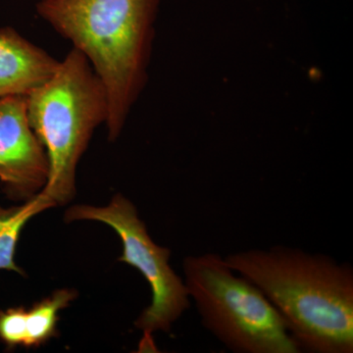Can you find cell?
Returning <instances> with one entry per match:
<instances>
[{
    "instance_id": "cell-9",
    "label": "cell",
    "mask_w": 353,
    "mask_h": 353,
    "mask_svg": "<svg viewBox=\"0 0 353 353\" xmlns=\"http://www.w3.org/2000/svg\"><path fill=\"white\" fill-rule=\"evenodd\" d=\"M77 297L73 290H55L50 296L34 303L26 314L25 347H39L57 336L59 312L68 307Z\"/></svg>"
},
{
    "instance_id": "cell-2",
    "label": "cell",
    "mask_w": 353,
    "mask_h": 353,
    "mask_svg": "<svg viewBox=\"0 0 353 353\" xmlns=\"http://www.w3.org/2000/svg\"><path fill=\"white\" fill-rule=\"evenodd\" d=\"M159 0H39L37 11L83 53L105 88L109 141L148 82Z\"/></svg>"
},
{
    "instance_id": "cell-5",
    "label": "cell",
    "mask_w": 353,
    "mask_h": 353,
    "mask_svg": "<svg viewBox=\"0 0 353 353\" xmlns=\"http://www.w3.org/2000/svg\"><path fill=\"white\" fill-rule=\"evenodd\" d=\"M65 220L97 221L112 228L120 236L123 253L119 261L141 272L152 290V303L134 325L143 332V347L152 348V334L170 331L172 325L190 307L187 285L169 263L170 250L152 241L134 204L122 194H116L104 208L73 206L65 213Z\"/></svg>"
},
{
    "instance_id": "cell-4",
    "label": "cell",
    "mask_w": 353,
    "mask_h": 353,
    "mask_svg": "<svg viewBox=\"0 0 353 353\" xmlns=\"http://www.w3.org/2000/svg\"><path fill=\"white\" fill-rule=\"evenodd\" d=\"M185 284L202 325L238 353H299L287 323L257 285L228 266L219 254L183 260Z\"/></svg>"
},
{
    "instance_id": "cell-10",
    "label": "cell",
    "mask_w": 353,
    "mask_h": 353,
    "mask_svg": "<svg viewBox=\"0 0 353 353\" xmlns=\"http://www.w3.org/2000/svg\"><path fill=\"white\" fill-rule=\"evenodd\" d=\"M27 309L11 307L0 311V341L8 348L25 347Z\"/></svg>"
},
{
    "instance_id": "cell-8",
    "label": "cell",
    "mask_w": 353,
    "mask_h": 353,
    "mask_svg": "<svg viewBox=\"0 0 353 353\" xmlns=\"http://www.w3.org/2000/svg\"><path fill=\"white\" fill-rule=\"evenodd\" d=\"M54 206V202L39 192L21 205L0 208V270L25 276V272L14 260L21 233L34 216Z\"/></svg>"
},
{
    "instance_id": "cell-1",
    "label": "cell",
    "mask_w": 353,
    "mask_h": 353,
    "mask_svg": "<svg viewBox=\"0 0 353 353\" xmlns=\"http://www.w3.org/2000/svg\"><path fill=\"white\" fill-rule=\"evenodd\" d=\"M287 323L301 352H353V269L323 254L275 246L225 257Z\"/></svg>"
},
{
    "instance_id": "cell-6",
    "label": "cell",
    "mask_w": 353,
    "mask_h": 353,
    "mask_svg": "<svg viewBox=\"0 0 353 353\" xmlns=\"http://www.w3.org/2000/svg\"><path fill=\"white\" fill-rule=\"evenodd\" d=\"M43 145L30 126L27 95L0 99V183L7 196L28 201L48 181Z\"/></svg>"
},
{
    "instance_id": "cell-7",
    "label": "cell",
    "mask_w": 353,
    "mask_h": 353,
    "mask_svg": "<svg viewBox=\"0 0 353 353\" xmlns=\"http://www.w3.org/2000/svg\"><path fill=\"white\" fill-rule=\"evenodd\" d=\"M59 60L12 28L0 29V99L28 95L50 80Z\"/></svg>"
},
{
    "instance_id": "cell-3",
    "label": "cell",
    "mask_w": 353,
    "mask_h": 353,
    "mask_svg": "<svg viewBox=\"0 0 353 353\" xmlns=\"http://www.w3.org/2000/svg\"><path fill=\"white\" fill-rule=\"evenodd\" d=\"M27 115L48 158V181L39 192L55 205L68 203L79 161L108 118L105 88L83 53L72 48L50 80L27 95Z\"/></svg>"
}]
</instances>
